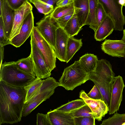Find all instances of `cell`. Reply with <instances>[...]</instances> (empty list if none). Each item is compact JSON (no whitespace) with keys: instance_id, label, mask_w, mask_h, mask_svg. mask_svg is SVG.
I'll list each match as a JSON object with an SVG mask.
<instances>
[{"instance_id":"cell-43","label":"cell","mask_w":125,"mask_h":125,"mask_svg":"<svg viewBox=\"0 0 125 125\" xmlns=\"http://www.w3.org/2000/svg\"><path fill=\"white\" fill-rule=\"evenodd\" d=\"M121 125H125V122L123 123Z\"/></svg>"},{"instance_id":"cell-32","label":"cell","mask_w":125,"mask_h":125,"mask_svg":"<svg viewBox=\"0 0 125 125\" xmlns=\"http://www.w3.org/2000/svg\"><path fill=\"white\" fill-rule=\"evenodd\" d=\"M94 117H80L74 118L75 125H95Z\"/></svg>"},{"instance_id":"cell-22","label":"cell","mask_w":125,"mask_h":125,"mask_svg":"<svg viewBox=\"0 0 125 125\" xmlns=\"http://www.w3.org/2000/svg\"><path fill=\"white\" fill-rule=\"evenodd\" d=\"M89 11L86 25L95 32L98 28L96 20V13L98 0H89Z\"/></svg>"},{"instance_id":"cell-14","label":"cell","mask_w":125,"mask_h":125,"mask_svg":"<svg viewBox=\"0 0 125 125\" xmlns=\"http://www.w3.org/2000/svg\"><path fill=\"white\" fill-rule=\"evenodd\" d=\"M70 36L63 29L59 27L56 31L54 48L56 58L62 62H65L66 48Z\"/></svg>"},{"instance_id":"cell-29","label":"cell","mask_w":125,"mask_h":125,"mask_svg":"<svg viewBox=\"0 0 125 125\" xmlns=\"http://www.w3.org/2000/svg\"><path fill=\"white\" fill-rule=\"evenodd\" d=\"M67 113L73 118L80 117L95 118L91 109L86 104L76 110Z\"/></svg>"},{"instance_id":"cell-40","label":"cell","mask_w":125,"mask_h":125,"mask_svg":"<svg viewBox=\"0 0 125 125\" xmlns=\"http://www.w3.org/2000/svg\"><path fill=\"white\" fill-rule=\"evenodd\" d=\"M4 47H2L0 46V66L2 64V62L4 58Z\"/></svg>"},{"instance_id":"cell-6","label":"cell","mask_w":125,"mask_h":125,"mask_svg":"<svg viewBox=\"0 0 125 125\" xmlns=\"http://www.w3.org/2000/svg\"><path fill=\"white\" fill-rule=\"evenodd\" d=\"M106 13L112 21L114 30H123L125 24V16L122 11L123 4L117 0H98Z\"/></svg>"},{"instance_id":"cell-28","label":"cell","mask_w":125,"mask_h":125,"mask_svg":"<svg viewBox=\"0 0 125 125\" xmlns=\"http://www.w3.org/2000/svg\"><path fill=\"white\" fill-rule=\"evenodd\" d=\"M125 122V113L120 114L116 112L111 117L104 120L99 125H121Z\"/></svg>"},{"instance_id":"cell-36","label":"cell","mask_w":125,"mask_h":125,"mask_svg":"<svg viewBox=\"0 0 125 125\" xmlns=\"http://www.w3.org/2000/svg\"><path fill=\"white\" fill-rule=\"evenodd\" d=\"M37 125H52L47 114L38 113L37 114Z\"/></svg>"},{"instance_id":"cell-9","label":"cell","mask_w":125,"mask_h":125,"mask_svg":"<svg viewBox=\"0 0 125 125\" xmlns=\"http://www.w3.org/2000/svg\"><path fill=\"white\" fill-rule=\"evenodd\" d=\"M36 24L40 34L54 48L56 30L59 27L56 20L51 17L50 14L45 15Z\"/></svg>"},{"instance_id":"cell-2","label":"cell","mask_w":125,"mask_h":125,"mask_svg":"<svg viewBox=\"0 0 125 125\" xmlns=\"http://www.w3.org/2000/svg\"><path fill=\"white\" fill-rule=\"evenodd\" d=\"M115 76L110 63L104 59L98 60L95 71L89 75V80L93 82L99 88L104 101L108 108Z\"/></svg>"},{"instance_id":"cell-12","label":"cell","mask_w":125,"mask_h":125,"mask_svg":"<svg viewBox=\"0 0 125 125\" xmlns=\"http://www.w3.org/2000/svg\"><path fill=\"white\" fill-rule=\"evenodd\" d=\"M32 8L29 0H26L20 8L14 11L12 28L9 38L10 41L19 33L24 20L32 11Z\"/></svg>"},{"instance_id":"cell-35","label":"cell","mask_w":125,"mask_h":125,"mask_svg":"<svg viewBox=\"0 0 125 125\" xmlns=\"http://www.w3.org/2000/svg\"><path fill=\"white\" fill-rule=\"evenodd\" d=\"M90 98L94 100L104 101L102 94L98 87L94 85L90 92L87 94Z\"/></svg>"},{"instance_id":"cell-11","label":"cell","mask_w":125,"mask_h":125,"mask_svg":"<svg viewBox=\"0 0 125 125\" xmlns=\"http://www.w3.org/2000/svg\"><path fill=\"white\" fill-rule=\"evenodd\" d=\"M34 21L32 11L24 20L19 33L10 41V44L16 48L20 47L23 44L32 33L34 27Z\"/></svg>"},{"instance_id":"cell-42","label":"cell","mask_w":125,"mask_h":125,"mask_svg":"<svg viewBox=\"0 0 125 125\" xmlns=\"http://www.w3.org/2000/svg\"><path fill=\"white\" fill-rule=\"evenodd\" d=\"M123 6L125 7V1L124 3V4H123Z\"/></svg>"},{"instance_id":"cell-7","label":"cell","mask_w":125,"mask_h":125,"mask_svg":"<svg viewBox=\"0 0 125 125\" xmlns=\"http://www.w3.org/2000/svg\"><path fill=\"white\" fill-rule=\"evenodd\" d=\"M32 33L36 45L42 55L47 66L51 72L56 67V57L54 48L42 36L36 26Z\"/></svg>"},{"instance_id":"cell-30","label":"cell","mask_w":125,"mask_h":125,"mask_svg":"<svg viewBox=\"0 0 125 125\" xmlns=\"http://www.w3.org/2000/svg\"><path fill=\"white\" fill-rule=\"evenodd\" d=\"M29 1L34 5L40 12L45 15L51 14L54 8L53 6L47 4L41 0H30Z\"/></svg>"},{"instance_id":"cell-38","label":"cell","mask_w":125,"mask_h":125,"mask_svg":"<svg viewBox=\"0 0 125 125\" xmlns=\"http://www.w3.org/2000/svg\"><path fill=\"white\" fill-rule=\"evenodd\" d=\"M73 0H59L56 3V7H62L68 5L73 2Z\"/></svg>"},{"instance_id":"cell-31","label":"cell","mask_w":125,"mask_h":125,"mask_svg":"<svg viewBox=\"0 0 125 125\" xmlns=\"http://www.w3.org/2000/svg\"><path fill=\"white\" fill-rule=\"evenodd\" d=\"M10 44V41L6 35L2 19L0 16V46L4 47Z\"/></svg>"},{"instance_id":"cell-25","label":"cell","mask_w":125,"mask_h":125,"mask_svg":"<svg viewBox=\"0 0 125 125\" xmlns=\"http://www.w3.org/2000/svg\"><path fill=\"white\" fill-rule=\"evenodd\" d=\"M70 37L77 35L82 29L75 14L70 19L63 28Z\"/></svg>"},{"instance_id":"cell-4","label":"cell","mask_w":125,"mask_h":125,"mask_svg":"<svg viewBox=\"0 0 125 125\" xmlns=\"http://www.w3.org/2000/svg\"><path fill=\"white\" fill-rule=\"evenodd\" d=\"M89 75L83 68L79 60L75 61L64 69L59 80V86L67 90H73L89 80Z\"/></svg>"},{"instance_id":"cell-8","label":"cell","mask_w":125,"mask_h":125,"mask_svg":"<svg viewBox=\"0 0 125 125\" xmlns=\"http://www.w3.org/2000/svg\"><path fill=\"white\" fill-rule=\"evenodd\" d=\"M30 43V54L36 77L41 79H46L50 77L51 72L49 70L42 53L36 45L32 32L31 35Z\"/></svg>"},{"instance_id":"cell-24","label":"cell","mask_w":125,"mask_h":125,"mask_svg":"<svg viewBox=\"0 0 125 125\" xmlns=\"http://www.w3.org/2000/svg\"><path fill=\"white\" fill-rule=\"evenodd\" d=\"M18 67L23 72L31 75L35 76L31 55L28 57L15 62Z\"/></svg>"},{"instance_id":"cell-19","label":"cell","mask_w":125,"mask_h":125,"mask_svg":"<svg viewBox=\"0 0 125 125\" xmlns=\"http://www.w3.org/2000/svg\"><path fill=\"white\" fill-rule=\"evenodd\" d=\"M114 30L113 22L107 15L94 32V38L96 41H103L111 34Z\"/></svg>"},{"instance_id":"cell-5","label":"cell","mask_w":125,"mask_h":125,"mask_svg":"<svg viewBox=\"0 0 125 125\" xmlns=\"http://www.w3.org/2000/svg\"><path fill=\"white\" fill-rule=\"evenodd\" d=\"M42 80V85L39 90L29 101L24 104L22 116L28 115L41 104L49 99L54 93L56 88L59 86L58 82L52 77Z\"/></svg>"},{"instance_id":"cell-13","label":"cell","mask_w":125,"mask_h":125,"mask_svg":"<svg viewBox=\"0 0 125 125\" xmlns=\"http://www.w3.org/2000/svg\"><path fill=\"white\" fill-rule=\"evenodd\" d=\"M79 97L89 107L95 119L99 121H101L102 117L108 112V107L104 101L90 98L83 90L80 92Z\"/></svg>"},{"instance_id":"cell-20","label":"cell","mask_w":125,"mask_h":125,"mask_svg":"<svg viewBox=\"0 0 125 125\" xmlns=\"http://www.w3.org/2000/svg\"><path fill=\"white\" fill-rule=\"evenodd\" d=\"M98 60L96 55L86 53L80 57L79 60L84 71L90 73L95 71Z\"/></svg>"},{"instance_id":"cell-34","label":"cell","mask_w":125,"mask_h":125,"mask_svg":"<svg viewBox=\"0 0 125 125\" xmlns=\"http://www.w3.org/2000/svg\"><path fill=\"white\" fill-rule=\"evenodd\" d=\"M75 14L74 8L69 12L56 20L59 27L63 29L68 21Z\"/></svg>"},{"instance_id":"cell-15","label":"cell","mask_w":125,"mask_h":125,"mask_svg":"<svg viewBox=\"0 0 125 125\" xmlns=\"http://www.w3.org/2000/svg\"><path fill=\"white\" fill-rule=\"evenodd\" d=\"M101 48L105 53L112 56H125V41L122 40L105 39L101 44Z\"/></svg>"},{"instance_id":"cell-21","label":"cell","mask_w":125,"mask_h":125,"mask_svg":"<svg viewBox=\"0 0 125 125\" xmlns=\"http://www.w3.org/2000/svg\"><path fill=\"white\" fill-rule=\"evenodd\" d=\"M82 39H77L70 37L67 44L65 62L68 63L73 58L75 53L82 47Z\"/></svg>"},{"instance_id":"cell-41","label":"cell","mask_w":125,"mask_h":125,"mask_svg":"<svg viewBox=\"0 0 125 125\" xmlns=\"http://www.w3.org/2000/svg\"><path fill=\"white\" fill-rule=\"evenodd\" d=\"M121 40L125 41V29L123 30V35Z\"/></svg>"},{"instance_id":"cell-10","label":"cell","mask_w":125,"mask_h":125,"mask_svg":"<svg viewBox=\"0 0 125 125\" xmlns=\"http://www.w3.org/2000/svg\"><path fill=\"white\" fill-rule=\"evenodd\" d=\"M125 86L122 76L119 75L115 77L112 88L110 103L109 107V114L115 113L119 110L122 101L123 92Z\"/></svg>"},{"instance_id":"cell-39","label":"cell","mask_w":125,"mask_h":125,"mask_svg":"<svg viewBox=\"0 0 125 125\" xmlns=\"http://www.w3.org/2000/svg\"><path fill=\"white\" fill-rule=\"evenodd\" d=\"M42 1L48 5L56 7V3L58 1L56 0H41Z\"/></svg>"},{"instance_id":"cell-17","label":"cell","mask_w":125,"mask_h":125,"mask_svg":"<svg viewBox=\"0 0 125 125\" xmlns=\"http://www.w3.org/2000/svg\"><path fill=\"white\" fill-rule=\"evenodd\" d=\"M75 13L82 28L86 25L89 11V0H73Z\"/></svg>"},{"instance_id":"cell-27","label":"cell","mask_w":125,"mask_h":125,"mask_svg":"<svg viewBox=\"0 0 125 125\" xmlns=\"http://www.w3.org/2000/svg\"><path fill=\"white\" fill-rule=\"evenodd\" d=\"M74 8L73 1L70 4L62 7H56L51 14V17L56 20L69 12Z\"/></svg>"},{"instance_id":"cell-3","label":"cell","mask_w":125,"mask_h":125,"mask_svg":"<svg viewBox=\"0 0 125 125\" xmlns=\"http://www.w3.org/2000/svg\"><path fill=\"white\" fill-rule=\"evenodd\" d=\"M36 77L22 71L15 62H5L0 66V81L12 86L24 87L33 81Z\"/></svg>"},{"instance_id":"cell-26","label":"cell","mask_w":125,"mask_h":125,"mask_svg":"<svg viewBox=\"0 0 125 125\" xmlns=\"http://www.w3.org/2000/svg\"><path fill=\"white\" fill-rule=\"evenodd\" d=\"M86 104L83 99H78L62 105L55 110L64 113H68L76 110Z\"/></svg>"},{"instance_id":"cell-1","label":"cell","mask_w":125,"mask_h":125,"mask_svg":"<svg viewBox=\"0 0 125 125\" xmlns=\"http://www.w3.org/2000/svg\"><path fill=\"white\" fill-rule=\"evenodd\" d=\"M26 96L23 87L12 86L0 81V125L21 121Z\"/></svg>"},{"instance_id":"cell-33","label":"cell","mask_w":125,"mask_h":125,"mask_svg":"<svg viewBox=\"0 0 125 125\" xmlns=\"http://www.w3.org/2000/svg\"><path fill=\"white\" fill-rule=\"evenodd\" d=\"M98 1L96 13V20L98 28L107 15L102 5L98 0Z\"/></svg>"},{"instance_id":"cell-23","label":"cell","mask_w":125,"mask_h":125,"mask_svg":"<svg viewBox=\"0 0 125 125\" xmlns=\"http://www.w3.org/2000/svg\"><path fill=\"white\" fill-rule=\"evenodd\" d=\"M43 83V80L38 78L23 87L26 96L24 104L29 101L39 90Z\"/></svg>"},{"instance_id":"cell-37","label":"cell","mask_w":125,"mask_h":125,"mask_svg":"<svg viewBox=\"0 0 125 125\" xmlns=\"http://www.w3.org/2000/svg\"><path fill=\"white\" fill-rule=\"evenodd\" d=\"M9 6L15 11L19 9L26 0H7Z\"/></svg>"},{"instance_id":"cell-18","label":"cell","mask_w":125,"mask_h":125,"mask_svg":"<svg viewBox=\"0 0 125 125\" xmlns=\"http://www.w3.org/2000/svg\"><path fill=\"white\" fill-rule=\"evenodd\" d=\"M14 13V11L9 6L7 0H3L0 16L2 17L6 35L9 39L12 28Z\"/></svg>"},{"instance_id":"cell-16","label":"cell","mask_w":125,"mask_h":125,"mask_svg":"<svg viewBox=\"0 0 125 125\" xmlns=\"http://www.w3.org/2000/svg\"><path fill=\"white\" fill-rule=\"evenodd\" d=\"M52 125H75L74 118L67 113L51 110L47 114Z\"/></svg>"}]
</instances>
